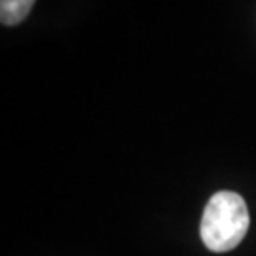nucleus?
Masks as SVG:
<instances>
[{
    "mask_svg": "<svg viewBox=\"0 0 256 256\" xmlns=\"http://www.w3.org/2000/svg\"><path fill=\"white\" fill-rule=\"evenodd\" d=\"M248 209L236 192H216L205 205L202 218V239L212 252L236 248L248 230Z\"/></svg>",
    "mask_w": 256,
    "mask_h": 256,
    "instance_id": "f257e3e1",
    "label": "nucleus"
},
{
    "mask_svg": "<svg viewBox=\"0 0 256 256\" xmlns=\"http://www.w3.org/2000/svg\"><path fill=\"white\" fill-rule=\"evenodd\" d=\"M34 0H0V19L4 25H18L28 16Z\"/></svg>",
    "mask_w": 256,
    "mask_h": 256,
    "instance_id": "f03ea898",
    "label": "nucleus"
}]
</instances>
